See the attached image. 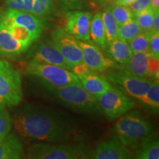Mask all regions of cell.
Listing matches in <instances>:
<instances>
[{
	"mask_svg": "<svg viewBox=\"0 0 159 159\" xmlns=\"http://www.w3.org/2000/svg\"><path fill=\"white\" fill-rule=\"evenodd\" d=\"M12 120L14 130L30 141L63 142L75 133L71 121L56 111L30 105L16 113Z\"/></svg>",
	"mask_w": 159,
	"mask_h": 159,
	"instance_id": "cell-1",
	"label": "cell"
},
{
	"mask_svg": "<svg viewBox=\"0 0 159 159\" xmlns=\"http://www.w3.org/2000/svg\"><path fill=\"white\" fill-rule=\"evenodd\" d=\"M48 86L55 98L61 104L79 113L93 114L100 112L98 101L83 88L80 82L70 83L61 87Z\"/></svg>",
	"mask_w": 159,
	"mask_h": 159,
	"instance_id": "cell-2",
	"label": "cell"
},
{
	"mask_svg": "<svg viewBox=\"0 0 159 159\" xmlns=\"http://www.w3.org/2000/svg\"><path fill=\"white\" fill-rule=\"evenodd\" d=\"M116 136L128 148L135 149L139 143L152 136V127L136 113L119 117L114 125Z\"/></svg>",
	"mask_w": 159,
	"mask_h": 159,
	"instance_id": "cell-3",
	"label": "cell"
},
{
	"mask_svg": "<svg viewBox=\"0 0 159 159\" xmlns=\"http://www.w3.org/2000/svg\"><path fill=\"white\" fill-rule=\"evenodd\" d=\"M20 73L5 60H0V105L16 106L22 99Z\"/></svg>",
	"mask_w": 159,
	"mask_h": 159,
	"instance_id": "cell-4",
	"label": "cell"
},
{
	"mask_svg": "<svg viewBox=\"0 0 159 159\" xmlns=\"http://www.w3.org/2000/svg\"><path fill=\"white\" fill-rule=\"evenodd\" d=\"M27 158L33 159L89 158L88 151L81 146L61 144V142H39L28 149Z\"/></svg>",
	"mask_w": 159,
	"mask_h": 159,
	"instance_id": "cell-5",
	"label": "cell"
},
{
	"mask_svg": "<svg viewBox=\"0 0 159 159\" xmlns=\"http://www.w3.org/2000/svg\"><path fill=\"white\" fill-rule=\"evenodd\" d=\"M25 72L38 77L46 85L52 87H61L80 82L77 75L71 71L58 66L39 63L33 60H30L26 66Z\"/></svg>",
	"mask_w": 159,
	"mask_h": 159,
	"instance_id": "cell-6",
	"label": "cell"
},
{
	"mask_svg": "<svg viewBox=\"0 0 159 159\" xmlns=\"http://www.w3.org/2000/svg\"><path fill=\"white\" fill-rule=\"evenodd\" d=\"M97 98L100 111L108 119H118L136 107V103L132 99L114 87Z\"/></svg>",
	"mask_w": 159,
	"mask_h": 159,
	"instance_id": "cell-7",
	"label": "cell"
},
{
	"mask_svg": "<svg viewBox=\"0 0 159 159\" xmlns=\"http://www.w3.org/2000/svg\"><path fill=\"white\" fill-rule=\"evenodd\" d=\"M106 77L111 82L119 85L130 97L139 100L155 81L136 77L124 69L121 71H109L106 75Z\"/></svg>",
	"mask_w": 159,
	"mask_h": 159,
	"instance_id": "cell-8",
	"label": "cell"
},
{
	"mask_svg": "<svg viewBox=\"0 0 159 159\" xmlns=\"http://www.w3.org/2000/svg\"><path fill=\"white\" fill-rule=\"evenodd\" d=\"M51 37L52 41L69 64L75 66L83 63L82 49L78 39L64 29L55 30Z\"/></svg>",
	"mask_w": 159,
	"mask_h": 159,
	"instance_id": "cell-9",
	"label": "cell"
},
{
	"mask_svg": "<svg viewBox=\"0 0 159 159\" xmlns=\"http://www.w3.org/2000/svg\"><path fill=\"white\" fill-rule=\"evenodd\" d=\"M28 57L37 62L58 66L72 72L73 66L66 61L52 40L39 41L30 51Z\"/></svg>",
	"mask_w": 159,
	"mask_h": 159,
	"instance_id": "cell-10",
	"label": "cell"
},
{
	"mask_svg": "<svg viewBox=\"0 0 159 159\" xmlns=\"http://www.w3.org/2000/svg\"><path fill=\"white\" fill-rule=\"evenodd\" d=\"M88 158L93 159H129L133 158V155L116 136H114L102 141L94 149L88 151Z\"/></svg>",
	"mask_w": 159,
	"mask_h": 159,
	"instance_id": "cell-11",
	"label": "cell"
},
{
	"mask_svg": "<svg viewBox=\"0 0 159 159\" xmlns=\"http://www.w3.org/2000/svg\"><path fill=\"white\" fill-rule=\"evenodd\" d=\"M92 14L89 11L75 10L66 14L65 30L79 41H88Z\"/></svg>",
	"mask_w": 159,
	"mask_h": 159,
	"instance_id": "cell-12",
	"label": "cell"
},
{
	"mask_svg": "<svg viewBox=\"0 0 159 159\" xmlns=\"http://www.w3.org/2000/svg\"><path fill=\"white\" fill-rule=\"evenodd\" d=\"M82 49L83 63L95 72H104L114 66V62L105 56L100 48L90 41H80Z\"/></svg>",
	"mask_w": 159,
	"mask_h": 159,
	"instance_id": "cell-13",
	"label": "cell"
},
{
	"mask_svg": "<svg viewBox=\"0 0 159 159\" xmlns=\"http://www.w3.org/2000/svg\"><path fill=\"white\" fill-rule=\"evenodd\" d=\"M2 17L25 27L31 33L35 41H37L42 34L43 20L33 15V13L8 7Z\"/></svg>",
	"mask_w": 159,
	"mask_h": 159,
	"instance_id": "cell-14",
	"label": "cell"
},
{
	"mask_svg": "<svg viewBox=\"0 0 159 159\" xmlns=\"http://www.w3.org/2000/svg\"><path fill=\"white\" fill-rule=\"evenodd\" d=\"M151 57L148 51L133 52L128 62L124 65V70L142 78L154 79L150 69Z\"/></svg>",
	"mask_w": 159,
	"mask_h": 159,
	"instance_id": "cell-15",
	"label": "cell"
},
{
	"mask_svg": "<svg viewBox=\"0 0 159 159\" xmlns=\"http://www.w3.org/2000/svg\"><path fill=\"white\" fill-rule=\"evenodd\" d=\"M27 50V49L13 36L0 20V56L14 57Z\"/></svg>",
	"mask_w": 159,
	"mask_h": 159,
	"instance_id": "cell-16",
	"label": "cell"
},
{
	"mask_svg": "<svg viewBox=\"0 0 159 159\" xmlns=\"http://www.w3.org/2000/svg\"><path fill=\"white\" fill-rule=\"evenodd\" d=\"M77 76L83 88L89 94L96 97L112 87L106 79L97 74L95 71L78 75Z\"/></svg>",
	"mask_w": 159,
	"mask_h": 159,
	"instance_id": "cell-17",
	"label": "cell"
},
{
	"mask_svg": "<svg viewBox=\"0 0 159 159\" xmlns=\"http://www.w3.org/2000/svg\"><path fill=\"white\" fill-rule=\"evenodd\" d=\"M105 49H106L108 57L111 61L122 66L128 62L133 54L128 42L119 38L107 43Z\"/></svg>",
	"mask_w": 159,
	"mask_h": 159,
	"instance_id": "cell-18",
	"label": "cell"
},
{
	"mask_svg": "<svg viewBox=\"0 0 159 159\" xmlns=\"http://www.w3.org/2000/svg\"><path fill=\"white\" fill-rule=\"evenodd\" d=\"M23 154L22 144L15 135L8 134L0 140V159H19Z\"/></svg>",
	"mask_w": 159,
	"mask_h": 159,
	"instance_id": "cell-19",
	"label": "cell"
},
{
	"mask_svg": "<svg viewBox=\"0 0 159 159\" xmlns=\"http://www.w3.org/2000/svg\"><path fill=\"white\" fill-rule=\"evenodd\" d=\"M89 41L101 49L106 46V35L101 17V12H97L91 19L89 31Z\"/></svg>",
	"mask_w": 159,
	"mask_h": 159,
	"instance_id": "cell-20",
	"label": "cell"
},
{
	"mask_svg": "<svg viewBox=\"0 0 159 159\" xmlns=\"http://www.w3.org/2000/svg\"><path fill=\"white\" fill-rule=\"evenodd\" d=\"M134 158L138 159H158L159 143L152 136L144 139L137 145Z\"/></svg>",
	"mask_w": 159,
	"mask_h": 159,
	"instance_id": "cell-21",
	"label": "cell"
},
{
	"mask_svg": "<svg viewBox=\"0 0 159 159\" xmlns=\"http://www.w3.org/2000/svg\"><path fill=\"white\" fill-rule=\"evenodd\" d=\"M0 20L2 21V23L5 25L10 33L13 35V36L27 49L35 41L31 33L25 27L12 22L2 17L0 18Z\"/></svg>",
	"mask_w": 159,
	"mask_h": 159,
	"instance_id": "cell-22",
	"label": "cell"
},
{
	"mask_svg": "<svg viewBox=\"0 0 159 159\" xmlns=\"http://www.w3.org/2000/svg\"><path fill=\"white\" fill-rule=\"evenodd\" d=\"M55 11V0H33L32 13L40 19H50Z\"/></svg>",
	"mask_w": 159,
	"mask_h": 159,
	"instance_id": "cell-23",
	"label": "cell"
},
{
	"mask_svg": "<svg viewBox=\"0 0 159 159\" xmlns=\"http://www.w3.org/2000/svg\"><path fill=\"white\" fill-rule=\"evenodd\" d=\"M101 17L105 27V35H106V43L110 42L118 36L119 25L113 16L109 7H107L101 12Z\"/></svg>",
	"mask_w": 159,
	"mask_h": 159,
	"instance_id": "cell-24",
	"label": "cell"
},
{
	"mask_svg": "<svg viewBox=\"0 0 159 159\" xmlns=\"http://www.w3.org/2000/svg\"><path fill=\"white\" fill-rule=\"evenodd\" d=\"M141 32H142V29L138 25L134 18H133L119 26L117 38L129 42Z\"/></svg>",
	"mask_w": 159,
	"mask_h": 159,
	"instance_id": "cell-25",
	"label": "cell"
},
{
	"mask_svg": "<svg viewBox=\"0 0 159 159\" xmlns=\"http://www.w3.org/2000/svg\"><path fill=\"white\" fill-rule=\"evenodd\" d=\"M139 100L142 102L143 105L158 111L159 108L158 82L154 81Z\"/></svg>",
	"mask_w": 159,
	"mask_h": 159,
	"instance_id": "cell-26",
	"label": "cell"
},
{
	"mask_svg": "<svg viewBox=\"0 0 159 159\" xmlns=\"http://www.w3.org/2000/svg\"><path fill=\"white\" fill-rule=\"evenodd\" d=\"M108 6L111 10L113 16L118 24L119 27L128 21V20L134 18V14L128 6L117 5L114 2L108 5Z\"/></svg>",
	"mask_w": 159,
	"mask_h": 159,
	"instance_id": "cell-27",
	"label": "cell"
},
{
	"mask_svg": "<svg viewBox=\"0 0 159 159\" xmlns=\"http://www.w3.org/2000/svg\"><path fill=\"white\" fill-rule=\"evenodd\" d=\"M150 36V31H142L131 39L128 43L133 52L148 51Z\"/></svg>",
	"mask_w": 159,
	"mask_h": 159,
	"instance_id": "cell-28",
	"label": "cell"
},
{
	"mask_svg": "<svg viewBox=\"0 0 159 159\" xmlns=\"http://www.w3.org/2000/svg\"><path fill=\"white\" fill-rule=\"evenodd\" d=\"M153 16L154 11L150 7L135 15L134 19L142 31H150L152 28Z\"/></svg>",
	"mask_w": 159,
	"mask_h": 159,
	"instance_id": "cell-29",
	"label": "cell"
},
{
	"mask_svg": "<svg viewBox=\"0 0 159 159\" xmlns=\"http://www.w3.org/2000/svg\"><path fill=\"white\" fill-rule=\"evenodd\" d=\"M13 127L12 117L7 112L6 107L0 105V140H2L11 132Z\"/></svg>",
	"mask_w": 159,
	"mask_h": 159,
	"instance_id": "cell-30",
	"label": "cell"
},
{
	"mask_svg": "<svg viewBox=\"0 0 159 159\" xmlns=\"http://www.w3.org/2000/svg\"><path fill=\"white\" fill-rule=\"evenodd\" d=\"M61 11L67 12L83 8L84 0H57Z\"/></svg>",
	"mask_w": 159,
	"mask_h": 159,
	"instance_id": "cell-31",
	"label": "cell"
},
{
	"mask_svg": "<svg viewBox=\"0 0 159 159\" xmlns=\"http://www.w3.org/2000/svg\"><path fill=\"white\" fill-rule=\"evenodd\" d=\"M148 52L152 56L159 59V33H151Z\"/></svg>",
	"mask_w": 159,
	"mask_h": 159,
	"instance_id": "cell-32",
	"label": "cell"
},
{
	"mask_svg": "<svg viewBox=\"0 0 159 159\" xmlns=\"http://www.w3.org/2000/svg\"><path fill=\"white\" fill-rule=\"evenodd\" d=\"M128 7L135 16V15L150 7V0H134Z\"/></svg>",
	"mask_w": 159,
	"mask_h": 159,
	"instance_id": "cell-33",
	"label": "cell"
},
{
	"mask_svg": "<svg viewBox=\"0 0 159 159\" xmlns=\"http://www.w3.org/2000/svg\"><path fill=\"white\" fill-rule=\"evenodd\" d=\"M5 1L9 8L26 11V7L23 0H5Z\"/></svg>",
	"mask_w": 159,
	"mask_h": 159,
	"instance_id": "cell-34",
	"label": "cell"
},
{
	"mask_svg": "<svg viewBox=\"0 0 159 159\" xmlns=\"http://www.w3.org/2000/svg\"><path fill=\"white\" fill-rule=\"evenodd\" d=\"M151 33H159V11H154Z\"/></svg>",
	"mask_w": 159,
	"mask_h": 159,
	"instance_id": "cell-35",
	"label": "cell"
},
{
	"mask_svg": "<svg viewBox=\"0 0 159 159\" xmlns=\"http://www.w3.org/2000/svg\"><path fill=\"white\" fill-rule=\"evenodd\" d=\"M134 0H113V2L117 5H120L123 6H128L134 2ZM112 3V2H111Z\"/></svg>",
	"mask_w": 159,
	"mask_h": 159,
	"instance_id": "cell-36",
	"label": "cell"
},
{
	"mask_svg": "<svg viewBox=\"0 0 159 159\" xmlns=\"http://www.w3.org/2000/svg\"><path fill=\"white\" fill-rule=\"evenodd\" d=\"M24 3H25L26 11L29 12V13H32V9H33V0H23Z\"/></svg>",
	"mask_w": 159,
	"mask_h": 159,
	"instance_id": "cell-37",
	"label": "cell"
},
{
	"mask_svg": "<svg viewBox=\"0 0 159 159\" xmlns=\"http://www.w3.org/2000/svg\"><path fill=\"white\" fill-rule=\"evenodd\" d=\"M91 1L100 5L101 7H105V6H107L110 3L113 2V0H91Z\"/></svg>",
	"mask_w": 159,
	"mask_h": 159,
	"instance_id": "cell-38",
	"label": "cell"
},
{
	"mask_svg": "<svg viewBox=\"0 0 159 159\" xmlns=\"http://www.w3.org/2000/svg\"><path fill=\"white\" fill-rule=\"evenodd\" d=\"M150 7L154 11H159V0H150Z\"/></svg>",
	"mask_w": 159,
	"mask_h": 159,
	"instance_id": "cell-39",
	"label": "cell"
}]
</instances>
